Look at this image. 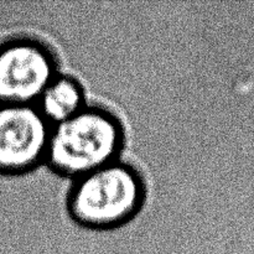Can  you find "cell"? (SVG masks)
<instances>
[{
    "mask_svg": "<svg viewBox=\"0 0 254 254\" xmlns=\"http://www.w3.org/2000/svg\"><path fill=\"white\" fill-rule=\"evenodd\" d=\"M123 122L109 108L87 104L81 112L52 126L46 164L72 180L122 159Z\"/></svg>",
    "mask_w": 254,
    "mask_h": 254,
    "instance_id": "cell-1",
    "label": "cell"
},
{
    "mask_svg": "<svg viewBox=\"0 0 254 254\" xmlns=\"http://www.w3.org/2000/svg\"><path fill=\"white\" fill-rule=\"evenodd\" d=\"M141 171L123 159L77 178L66 206L76 223L89 230H112L133 220L146 200Z\"/></svg>",
    "mask_w": 254,
    "mask_h": 254,
    "instance_id": "cell-2",
    "label": "cell"
},
{
    "mask_svg": "<svg viewBox=\"0 0 254 254\" xmlns=\"http://www.w3.org/2000/svg\"><path fill=\"white\" fill-rule=\"evenodd\" d=\"M59 74V57L47 42L27 35L0 41V104H36Z\"/></svg>",
    "mask_w": 254,
    "mask_h": 254,
    "instance_id": "cell-3",
    "label": "cell"
},
{
    "mask_svg": "<svg viewBox=\"0 0 254 254\" xmlns=\"http://www.w3.org/2000/svg\"><path fill=\"white\" fill-rule=\"evenodd\" d=\"M51 130L35 104H0V174L21 175L46 163Z\"/></svg>",
    "mask_w": 254,
    "mask_h": 254,
    "instance_id": "cell-4",
    "label": "cell"
},
{
    "mask_svg": "<svg viewBox=\"0 0 254 254\" xmlns=\"http://www.w3.org/2000/svg\"><path fill=\"white\" fill-rule=\"evenodd\" d=\"M86 91L73 76L60 73L47 86L35 106L52 124H59L76 116L87 106Z\"/></svg>",
    "mask_w": 254,
    "mask_h": 254,
    "instance_id": "cell-5",
    "label": "cell"
}]
</instances>
